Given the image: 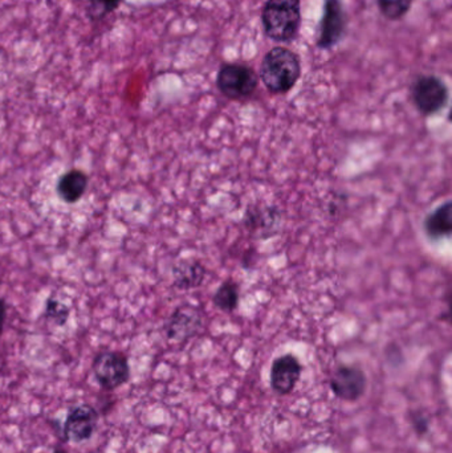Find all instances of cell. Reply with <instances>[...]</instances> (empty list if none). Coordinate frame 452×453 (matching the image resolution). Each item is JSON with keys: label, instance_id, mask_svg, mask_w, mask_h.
I'll list each match as a JSON object with an SVG mask.
<instances>
[{"label": "cell", "instance_id": "6da1fadb", "mask_svg": "<svg viewBox=\"0 0 452 453\" xmlns=\"http://www.w3.org/2000/svg\"><path fill=\"white\" fill-rule=\"evenodd\" d=\"M300 74L302 64L299 56L288 48H272L260 66V79L273 95L288 93L299 81Z\"/></svg>", "mask_w": 452, "mask_h": 453}, {"label": "cell", "instance_id": "7a4b0ae2", "mask_svg": "<svg viewBox=\"0 0 452 453\" xmlns=\"http://www.w3.org/2000/svg\"><path fill=\"white\" fill-rule=\"evenodd\" d=\"M265 35L275 42H291L302 23L300 0H268L263 10Z\"/></svg>", "mask_w": 452, "mask_h": 453}, {"label": "cell", "instance_id": "3957f363", "mask_svg": "<svg viewBox=\"0 0 452 453\" xmlns=\"http://www.w3.org/2000/svg\"><path fill=\"white\" fill-rule=\"evenodd\" d=\"M92 370L98 385L106 391L117 390L130 378L129 361L119 351H100L93 359Z\"/></svg>", "mask_w": 452, "mask_h": 453}, {"label": "cell", "instance_id": "277c9868", "mask_svg": "<svg viewBox=\"0 0 452 453\" xmlns=\"http://www.w3.org/2000/svg\"><path fill=\"white\" fill-rule=\"evenodd\" d=\"M259 77L254 69L243 64H226L217 77L218 89L231 100H241L254 95Z\"/></svg>", "mask_w": 452, "mask_h": 453}, {"label": "cell", "instance_id": "5b68a950", "mask_svg": "<svg viewBox=\"0 0 452 453\" xmlns=\"http://www.w3.org/2000/svg\"><path fill=\"white\" fill-rule=\"evenodd\" d=\"M413 100L424 116H433L442 111L448 104V87L440 77H419L413 88Z\"/></svg>", "mask_w": 452, "mask_h": 453}, {"label": "cell", "instance_id": "8992f818", "mask_svg": "<svg viewBox=\"0 0 452 453\" xmlns=\"http://www.w3.org/2000/svg\"><path fill=\"white\" fill-rule=\"evenodd\" d=\"M98 425V412L90 404H79L66 415L64 423V439L68 443L80 444L95 435Z\"/></svg>", "mask_w": 452, "mask_h": 453}, {"label": "cell", "instance_id": "52a82bcc", "mask_svg": "<svg viewBox=\"0 0 452 453\" xmlns=\"http://www.w3.org/2000/svg\"><path fill=\"white\" fill-rule=\"evenodd\" d=\"M345 26H347V16H345L341 0H326L323 18H321L318 47L323 50L334 47L344 35Z\"/></svg>", "mask_w": 452, "mask_h": 453}, {"label": "cell", "instance_id": "ba28073f", "mask_svg": "<svg viewBox=\"0 0 452 453\" xmlns=\"http://www.w3.org/2000/svg\"><path fill=\"white\" fill-rule=\"evenodd\" d=\"M365 372L358 367L340 366L331 380V388L334 395L341 401L357 402L365 394Z\"/></svg>", "mask_w": 452, "mask_h": 453}, {"label": "cell", "instance_id": "9c48e42d", "mask_svg": "<svg viewBox=\"0 0 452 453\" xmlns=\"http://www.w3.org/2000/svg\"><path fill=\"white\" fill-rule=\"evenodd\" d=\"M303 366L292 354L279 357L271 367V386L280 395H288L296 388L302 377Z\"/></svg>", "mask_w": 452, "mask_h": 453}, {"label": "cell", "instance_id": "30bf717a", "mask_svg": "<svg viewBox=\"0 0 452 453\" xmlns=\"http://www.w3.org/2000/svg\"><path fill=\"white\" fill-rule=\"evenodd\" d=\"M201 326L202 319L198 309L182 306L172 314L165 330L169 340L183 341L195 334Z\"/></svg>", "mask_w": 452, "mask_h": 453}, {"label": "cell", "instance_id": "8fae6325", "mask_svg": "<svg viewBox=\"0 0 452 453\" xmlns=\"http://www.w3.org/2000/svg\"><path fill=\"white\" fill-rule=\"evenodd\" d=\"M88 183H89V178L87 173L79 169L68 170L58 178L56 193L61 201L73 204L84 196Z\"/></svg>", "mask_w": 452, "mask_h": 453}, {"label": "cell", "instance_id": "7c38bea8", "mask_svg": "<svg viewBox=\"0 0 452 453\" xmlns=\"http://www.w3.org/2000/svg\"><path fill=\"white\" fill-rule=\"evenodd\" d=\"M425 232L432 240L448 237L452 232V203L446 202L430 212L424 222Z\"/></svg>", "mask_w": 452, "mask_h": 453}, {"label": "cell", "instance_id": "4fadbf2b", "mask_svg": "<svg viewBox=\"0 0 452 453\" xmlns=\"http://www.w3.org/2000/svg\"><path fill=\"white\" fill-rule=\"evenodd\" d=\"M206 277V269L196 260H182L172 268L174 285L180 289L199 287Z\"/></svg>", "mask_w": 452, "mask_h": 453}, {"label": "cell", "instance_id": "5bb4252c", "mask_svg": "<svg viewBox=\"0 0 452 453\" xmlns=\"http://www.w3.org/2000/svg\"><path fill=\"white\" fill-rule=\"evenodd\" d=\"M239 300H241V292H239L238 284L231 279L223 282L212 297L214 305L226 313L235 311L238 308Z\"/></svg>", "mask_w": 452, "mask_h": 453}, {"label": "cell", "instance_id": "9a60e30c", "mask_svg": "<svg viewBox=\"0 0 452 453\" xmlns=\"http://www.w3.org/2000/svg\"><path fill=\"white\" fill-rule=\"evenodd\" d=\"M413 0H379L382 15L389 20L403 18L410 10Z\"/></svg>", "mask_w": 452, "mask_h": 453}, {"label": "cell", "instance_id": "2e32d148", "mask_svg": "<svg viewBox=\"0 0 452 453\" xmlns=\"http://www.w3.org/2000/svg\"><path fill=\"white\" fill-rule=\"evenodd\" d=\"M45 319L48 321H52L53 324L57 326H63L66 324L69 319V308L65 303H60L58 300H53V298H48L47 303H45Z\"/></svg>", "mask_w": 452, "mask_h": 453}, {"label": "cell", "instance_id": "e0dca14e", "mask_svg": "<svg viewBox=\"0 0 452 453\" xmlns=\"http://www.w3.org/2000/svg\"><path fill=\"white\" fill-rule=\"evenodd\" d=\"M93 18H105L121 7L122 0H88Z\"/></svg>", "mask_w": 452, "mask_h": 453}, {"label": "cell", "instance_id": "ac0fdd59", "mask_svg": "<svg viewBox=\"0 0 452 453\" xmlns=\"http://www.w3.org/2000/svg\"><path fill=\"white\" fill-rule=\"evenodd\" d=\"M5 319H7V303L3 298H0V335H2L3 327H4Z\"/></svg>", "mask_w": 452, "mask_h": 453}, {"label": "cell", "instance_id": "d6986e66", "mask_svg": "<svg viewBox=\"0 0 452 453\" xmlns=\"http://www.w3.org/2000/svg\"><path fill=\"white\" fill-rule=\"evenodd\" d=\"M414 423H416L417 431H418V433L425 434L429 430V425H427L426 420L417 419L414 420Z\"/></svg>", "mask_w": 452, "mask_h": 453}, {"label": "cell", "instance_id": "ffe728a7", "mask_svg": "<svg viewBox=\"0 0 452 453\" xmlns=\"http://www.w3.org/2000/svg\"><path fill=\"white\" fill-rule=\"evenodd\" d=\"M53 453H68L65 451V449H55V452Z\"/></svg>", "mask_w": 452, "mask_h": 453}]
</instances>
